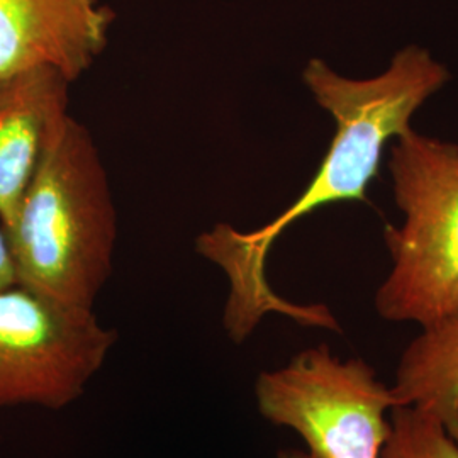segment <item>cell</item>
<instances>
[{
	"label": "cell",
	"mask_w": 458,
	"mask_h": 458,
	"mask_svg": "<svg viewBox=\"0 0 458 458\" xmlns=\"http://www.w3.org/2000/svg\"><path fill=\"white\" fill-rule=\"evenodd\" d=\"M302 81L335 121V136L310 185L294 204L260 229L243 233L217 225L197 238V251L228 276L231 293L225 327L234 344L245 342L263 314L270 311L284 312L304 325L336 329L327 308L294 306L272 293L265 277L267 255L285 229L318 208L367 200L384 148L410 130L412 115L442 90L450 72L428 49L410 45L395 51L387 68L374 77H344L325 60L312 58L302 70Z\"/></svg>",
	"instance_id": "6da1fadb"
},
{
	"label": "cell",
	"mask_w": 458,
	"mask_h": 458,
	"mask_svg": "<svg viewBox=\"0 0 458 458\" xmlns=\"http://www.w3.org/2000/svg\"><path fill=\"white\" fill-rule=\"evenodd\" d=\"M17 282L92 310L113 272L117 213L90 131L66 115L4 229Z\"/></svg>",
	"instance_id": "7a4b0ae2"
},
{
	"label": "cell",
	"mask_w": 458,
	"mask_h": 458,
	"mask_svg": "<svg viewBox=\"0 0 458 458\" xmlns=\"http://www.w3.org/2000/svg\"><path fill=\"white\" fill-rule=\"evenodd\" d=\"M401 225H387L391 270L376 311L391 323L426 327L458 306V145L410 128L389 158Z\"/></svg>",
	"instance_id": "3957f363"
},
{
	"label": "cell",
	"mask_w": 458,
	"mask_h": 458,
	"mask_svg": "<svg viewBox=\"0 0 458 458\" xmlns=\"http://www.w3.org/2000/svg\"><path fill=\"white\" fill-rule=\"evenodd\" d=\"M263 420L289 428L316 458H380L391 431V387L361 359H340L327 344L301 350L255 382Z\"/></svg>",
	"instance_id": "277c9868"
},
{
	"label": "cell",
	"mask_w": 458,
	"mask_h": 458,
	"mask_svg": "<svg viewBox=\"0 0 458 458\" xmlns=\"http://www.w3.org/2000/svg\"><path fill=\"white\" fill-rule=\"evenodd\" d=\"M115 342L92 310L19 282L0 287V410H64L85 393Z\"/></svg>",
	"instance_id": "5b68a950"
},
{
	"label": "cell",
	"mask_w": 458,
	"mask_h": 458,
	"mask_svg": "<svg viewBox=\"0 0 458 458\" xmlns=\"http://www.w3.org/2000/svg\"><path fill=\"white\" fill-rule=\"evenodd\" d=\"M114 17L98 0H0V75L49 66L75 82L107 47Z\"/></svg>",
	"instance_id": "8992f818"
},
{
	"label": "cell",
	"mask_w": 458,
	"mask_h": 458,
	"mask_svg": "<svg viewBox=\"0 0 458 458\" xmlns=\"http://www.w3.org/2000/svg\"><path fill=\"white\" fill-rule=\"evenodd\" d=\"M72 82L49 66L0 75V226L7 228L68 115Z\"/></svg>",
	"instance_id": "52a82bcc"
},
{
	"label": "cell",
	"mask_w": 458,
	"mask_h": 458,
	"mask_svg": "<svg viewBox=\"0 0 458 458\" xmlns=\"http://www.w3.org/2000/svg\"><path fill=\"white\" fill-rule=\"evenodd\" d=\"M394 408L412 406L440 420L458 442V306L421 327L397 363Z\"/></svg>",
	"instance_id": "ba28073f"
},
{
	"label": "cell",
	"mask_w": 458,
	"mask_h": 458,
	"mask_svg": "<svg viewBox=\"0 0 458 458\" xmlns=\"http://www.w3.org/2000/svg\"><path fill=\"white\" fill-rule=\"evenodd\" d=\"M380 458H458V442L433 414L397 406Z\"/></svg>",
	"instance_id": "9c48e42d"
},
{
	"label": "cell",
	"mask_w": 458,
	"mask_h": 458,
	"mask_svg": "<svg viewBox=\"0 0 458 458\" xmlns=\"http://www.w3.org/2000/svg\"><path fill=\"white\" fill-rule=\"evenodd\" d=\"M16 282V270H14V262L11 257V250H9L5 234L0 226V287L11 285Z\"/></svg>",
	"instance_id": "30bf717a"
},
{
	"label": "cell",
	"mask_w": 458,
	"mask_h": 458,
	"mask_svg": "<svg viewBox=\"0 0 458 458\" xmlns=\"http://www.w3.org/2000/svg\"><path fill=\"white\" fill-rule=\"evenodd\" d=\"M276 458H316L310 452L299 450V448H287V450H280Z\"/></svg>",
	"instance_id": "8fae6325"
}]
</instances>
